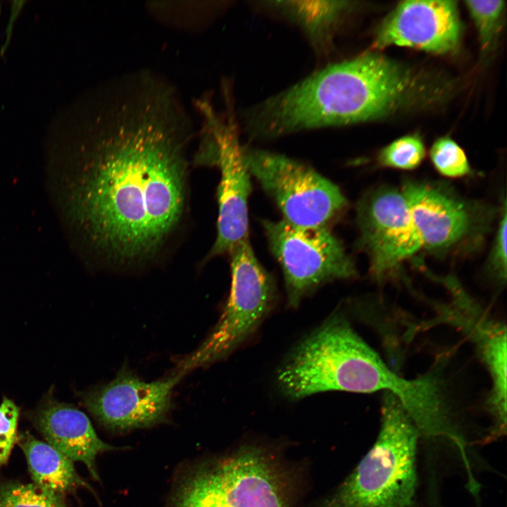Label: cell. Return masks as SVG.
<instances>
[{
	"label": "cell",
	"mask_w": 507,
	"mask_h": 507,
	"mask_svg": "<svg viewBox=\"0 0 507 507\" xmlns=\"http://www.w3.org/2000/svg\"><path fill=\"white\" fill-rule=\"evenodd\" d=\"M140 124L100 134L65 177L68 220L107 269L151 265L186 215V142L174 130Z\"/></svg>",
	"instance_id": "cell-1"
},
{
	"label": "cell",
	"mask_w": 507,
	"mask_h": 507,
	"mask_svg": "<svg viewBox=\"0 0 507 507\" xmlns=\"http://www.w3.org/2000/svg\"><path fill=\"white\" fill-rule=\"evenodd\" d=\"M421 75L377 53L334 63L249 109L256 138L354 124L418 102L429 91Z\"/></svg>",
	"instance_id": "cell-2"
},
{
	"label": "cell",
	"mask_w": 507,
	"mask_h": 507,
	"mask_svg": "<svg viewBox=\"0 0 507 507\" xmlns=\"http://www.w3.org/2000/svg\"><path fill=\"white\" fill-rule=\"evenodd\" d=\"M277 382L284 396L299 399L330 390L384 392L392 387L394 374L337 313L292 351L277 372Z\"/></svg>",
	"instance_id": "cell-3"
},
{
	"label": "cell",
	"mask_w": 507,
	"mask_h": 507,
	"mask_svg": "<svg viewBox=\"0 0 507 507\" xmlns=\"http://www.w3.org/2000/svg\"><path fill=\"white\" fill-rule=\"evenodd\" d=\"M376 440L332 495L315 507H414L418 430L398 399L384 392Z\"/></svg>",
	"instance_id": "cell-4"
},
{
	"label": "cell",
	"mask_w": 507,
	"mask_h": 507,
	"mask_svg": "<svg viewBox=\"0 0 507 507\" xmlns=\"http://www.w3.org/2000/svg\"><path fill=\"white\" fill-rule=\"evenodd\" d=\"M172 507H289L288 483L269 453L244 447L195 470Z\"/></svg>",
	"instance_id": "cell-5"
},
{
	"label": "cell",
	"mask_w": 507,
	"mask_h": 507,
	"mask_svg": "<svg viewBox=\"0 0 507 507\" xmlns=\"http://www.w3.org/2000/svg\"><path fill=\"white\" fill-rule=\"evenodd\" d=\"M229 255L232 281L226 305L208 336L179 363L175 371L183 375L230 354L254 334L275 304V283L256 258L249 238Z\"/></svg>",
	"instance_id": "cell-6"
},
{
	"label": "cell",
	"mask_w": 507,
	"mask_h": 507,
	"mask_svg": "<svg viewBox=\"0 0 507 507\" xmlns=\"http://www.w3.org/2000/svg\"><path fill=\"white\" fill-rule=\"evenodd\" d=\"M250 173L277 204L283 220L302 227H323L345 208L336 184L308 165L282 154L242 146Z\"/></svg>",
	"instance_id": "cell-7"
},
{
	"label": "cell",
	"mask_w": 507,
	"mask_h": 507,
	"mask_svg": "<svg viewBox=\"0 0 507 507\" xmlns=\"http://www.w3.org/2000/svg\"><path fill=\"white\" fill-rule=\"evenodd\" d=\"M270 250L284 275L289 306L318 287L357 275L342 243L327 226L302 227L283 220L262 221Z\"/></svg>",
	"instance_id": "cell-8"
},
{
	"label": "cell",
	"mask_w": 507,
	"mask_h": 507,
	"mask_svg": "<svg viewBox=\"0 0 507 507\" xmlns=\"http://www.w3.org/2000/svg\"><path fill=\"white\" fill-rule=\"evenodd\" d=\"M401 193L422 247L434 254L475 242L489 225V209L463 199L444 185L406 181Z\"/></svg>",
	"instance_id": "cell-9"
},
{
	"label": "cell",
	"mask_w": 507,
	"mask_h": 507,
	"mask_svg": "<svg viewBox=\"0 0 507 507\" xmlns=\"http://www.w3.org/2000/svg\"><path fill=\"white\" fill-rule=\"evenodd\" d=\"M358 244L368 255L373 277L382 282L422 247L406 200L396 188L382 186L357 204Z\"/></svg>",
	"instance_id": "cell-10"
},
{
	"label": "cell",
	"mask_w": 507,
	"mask_h": 507,
	"mask_svg": "<svg viewBox=\"0 0 507 507\" xmlns=\"http://www.w3.org/2000/svg\"><path fill=\"white\" fill-rule=\"evenodd\" d=\"M184 377L147 382L125 370L108 384L87 394L85 406L104 426L113 430L146 427L162 420L170 407L173 388Z\"/></svg>",
	"instance_id": "cell-11"
},
{
	"label": "cell",
	"mask_w": 507,
	"mask_h": 507,
	"mask_svg": "<svg viewBox=\"0 0 507 507\" xmlns=\"http://www.w3.org/2000/svg\"><path fill=\"white\" fill-rule=\"evenodd\" d=\"M461 35V23L456 1H406L384 20L373 47L395 45L446 54L456 50Z\"/></svg>",
	"instance_id": "cell-12"
},
{
	"label": "cell",
	"mask_w": 507,
	"mask_h": 507,
	"mask_svg": "<svg viewBox=\"0 0 507 507\" xmlns=\"http://www.w3.org/2000/svg\"><path fill=\"white\" fill-rule=\"evenodd\" d=\"M215 135V163L220 178L217 190V234L205 260L229 252L249 237L248 200L251 175L244 162L242 146L232 128Z\"/></svg>",
	"instance_id": "cell-13"
},
{
	"label": "cell",
	"mask_w": 507,
	"mask_h": 507,
	"mask_svg": "<svg viewBox=\"0 0 507 507\" xmlns=\"http://www.w3.org/2000/svg\"><path fill=\"white\" fill-rule=\"evenodd\" d=\"M453 294V303L444 310L446 321L466 332L476 345L492 381L488 400L494 422H506V328L484 315L454 279L445 280Z\"/></svg>",
	"instance_id": "cell-14"
},
{
	"label": "cell",
	"mask_w": 507,
	"mask_h": 507,
	"mask_svg": "<svg viewBox=\"0 0 507 507\" xmlns=\"http://www.w3.org/2000/svg\"><path fill=\"white\" fill-rule=\"evenodd\" d=\"M34 423L46 443L73 462L83 463L96 480L97 456L118 449L98 437L83 412L68 404L54 402L43 406L35 414Z\"/></svg>",
	"instance_id": "cell-15"
},
{
	"label": "cell",
	"mask_w": 507,
	"mask_h": 507,
	"mask_svg": "<svg viewBox=\"0 0 507 507\" xmlns=\"http://www.w3.org/2000/svg\"><path fill=\"white\" fill-rule=\"evenodd\" d=\"M261 4L297 25L319 52H326L332 46L342 20L354 7L349 1H268Z\"/></svg>",
	"instance_id": "cell-16"
},
{
	"label": "cell",
	"mask_w": 507,
	"mask_h": 507,
	"mask_svg": "<svg viewBox=\"0 0 507 507\" xmlns=\"http://www.w3.org/2000/svg\"><path fill=\"white\" fill-rule=\"evenodd\" d=\"M16 443L25 454L32 482L37 486L63 497L82 487L89 489L73 461L46 442L23 432L18 434Z\"/></svg>",
	"instance_id": "cell-17"
},
{
	"label": "cell",
	"mask_w": 507,
	"mask_h": 507,
	"mask_svg": "<svg viewBox=\"0 0 507 507\" xmlns=\"http://www.w3.org/2000/svg\"><path fill=\"white\" fill-rule=\"evenodd\" d=\"M0 507H67L65 497L33 482L0 479Z\"/></svg>",
	"instance_id": "cell-18"
},
{
	"label": "cell",
	"mask_w": 507,
	"mask_h": 507,
	"mask_svg": "<svg viewBox=\"0 0 507 507\" xmlns=\"http://www.w3.org/2000/svg\"><path fill=\"white\" fill-rule=\"evenodd\" d=\"M425 155L423 142L417 134L402 137L381 150L379 163L384 167L412 170L416 168Z\"/></svg>",
	"instance_id": "cell-19"
},
{
	"label": "cell",
	"mask_w": 507,
	"mask_h": 507,
	"mask_svg": "<svg viewBox=\"0 0 507 507\" xmlns=\"http://www.w3.org/2000/svg\"><path fill=\"white\" fill-rule=\"evenodd\" d=\"M430 156L435 169L446 177H461L471 171L464 151L449 137L436 140L430 149Z\"/></svg>",
	"instance_id": "cell-20"
},
{
	"label": "cell",
	"mask_w": 507,
	"mask_h": 507,
	"mask_svg": "<svg viewBox=\"0 0 507 507\" xmlns=\"http://www.w3.org/2000/svg\"><path fill=\"white\" fill-rule=\"evenodd\" d=\"M465 4L475 22L483 50L495 41L501 28L505 7L503 1H465Z\"/></svg>",
	"instance_id": "cell-21"
},
{
	"label": "cell",
	"mask_w": 507,
	"mask_h": 507,
	"mask_svg": "<svg viewBox=\"0 0 507 507\" xmlns=\"http://www.w3.org/2000/svg\"><path fill=\"white\" fill-rule=\"evenodd\" d=\"M19 408L10 399H4L0 405V466L5 465L16 443Z\"/></svg>",
	"instance_id": "cell-22"
},
{
	"label": "cell",
	"mask_w": 507,
	"mask_h": 507,
	"mask_svg": "<svg viewBox=\"0 0 507 507\" xmlns=\"http://www.w3.org/2000/svg\"><path fill=\"white\" fill-rule=\"evenodd\" d=\"M506 202L504 200L494 244L489 258L490 270L496 278L501 282H505L506 278Z\"/></svg>",
	"instance_id": "cell-23"
}]
</instances>
